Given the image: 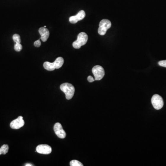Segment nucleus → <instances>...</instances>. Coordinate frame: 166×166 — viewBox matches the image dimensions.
<instances>
[{
  "mask_svg": "<svg viewBox=\"0 0 166 166\" xmlns=\"http://www.w3.org/2000/svg\"><path fill=\"white\" fill-rule=\"evenodd\" d=\"M25 125L24 120H23V118L22 116H19L18 118L14 120H13L11 122V128L14 129H18L22 128Z\"/></svg>",
  "mask_w": 166,
  "mask_h": 166,
  "instance_id": "6e6552de",
  "label": "nucleus"
},
{
  "mask_svg": "<svg viewBox=\"0 0 166 166\" xmlns=\"http://www.w3.org/2000/svg\"><path fill=\"white\" fill-rule=\"evenodd\" d=\"M158 64H159V66H161V67H166V60L160 61L158 62Z\"/></svg>",
  "mask_w": 166,
  "mask_h": 166,
  "instance_id": "f3484780",
  "label": "nucleus"
},
{
  "mask_svg": "<svg viewBox=\"0 0 166 166\" xmlns=\"http://www.w3.org/2000/svg\"><path fill=\"white\" fill-rule=\"evenodd\" d=\"M152 103L153 106L156 109H161L163 107L164 102L163 99L158 94H155L152 98Z\"/></svg>",
  "mask_w": 166,
  "mask_h": 166,
  "instance_id": "423d86ee",
  "label": "nucleus"
},
{
  "mask_svg": "<svg viewBox=\"0 0 166 166\" xmlns=\"http://www.w3.org/2000/svg\"><path fill=\"white\" fill-rule=\"evenodd\" d=\"M60 89L64 92L67 99L70 100L72 98L75 92V88L73 85L68 83H65L60 86Z\"/></svg>",
  "mask_w": 166,
  "mask_h": 166,
  "instance_id": "f03ea898",
  "label": "nucleus"
},
{
  "mask_svg": "<svg viewBox=\"0 0 166 166\" xmlns=\"http://www.w3.org/2000/svg\"><path fill=\"white\" fill-rule=\"evenodd\" d=\"M25 166H33V164H30V163H26V164H25Z\"/></svg>",
  "mask_w": 166,
  "mask_h": 166,
  "instance_id": "aec40b11",
  "label": "nucleus"
},
{
  "mask_svg": "<svg viewBox=\"0 0 166 166\" xmlns=\"http://www.w3.org/2000/svg\"><path fill=\"white\" fill-rule=\"evenodd\" d=\"M87 80L90 83L93 82L95 81V79L91 76H89L87 78Z\"/></svg>",
  "mask_w": 166,
  "mask_h": 166,
  "instance_id": "6ab92c4d",
  "label": "nucleus"
},
{
  "mask_svg": "<svg viewBox=\"0 0 166 166\" xmlns=\"http://www.w3.org/2000/svg\"><path fill=\"white\" fill-rule=\"evenodd\" d=\"M111 22L110 20L104 19L99 23V27L98 29V33L100 35L104 36L105 34L107 31L111 26Z\"/></svg>",
  "mask_w": 166,
  "mask_h": 166,
  "instance_id": "20e7f679",
  "label": "nucleus"
},
{
  "mask_svg": "<svg viewBox=\"0 0 166 166\" xmlns=\"http://www.w3.org/2000/svg\"><path fill=\"white\" fill-rule=\"evenodd\" d=\"M13 39L14 42L15 43H20L21 42L20 36L17 34H15L13 35Z\"/></svg>",
  "mask_w": 166,
  "mask_h": 166,
  "instance_id": "ddd939ff",
  "label": "nucleus"
},
{
  "mask_svg": "<svg viewBox=\"0 0 166 166\" xmlns=\"http://www.w3.org/2000/svg\"><path fill=\"white\" fill-rule=\"evenodd\" d=\"M70 165L71 166H83L82 163L77 160H72L70 162Z\"/></svg>",
  "mask_w": 166,
  "mask_h": 166,
  "instance_id": "f8f14e48",
  "label": "nucleus"
},
{
  "mask_svg": "<svg viewBox=\"0 0 166 166\" xmlns=\"http://www.w3.org/2000/svg\"><path fill=\"white\" fill-rule=\"evenodd\" d=\"M92 71L95 77V80H100L104 76V70L101 66L99 65L94 66Z\"/></svg>",
  "mask_w": 166,
  "mask_h": 166,
  "instance_id": "39448f33",
  "label": "nucleus"
},
{
  "mask_svg": "<svg viewBox=\"0 0 166 166\" xmlns=\"http://www.w3.org/2000/svg\"><path fill=\"white\" fill-rule=\"evenodd\" d=\"M41 43L39 39L36 41L34 43V45L36 47H39L41 46Z\"/></svg>",
  "mask_w": 166,
  "mask_h": 166,
  "instance_id": "a211bd4d",
  "label": "nucleus"
},
{
  "mask_svg": "<svg viewBox=\"0 0 166 166\" xmlns=\"http://www.w3.org/2000/svg\"><path fill=\"white\" fill-rule=\"evenodd\" d=\"M9 147L7 144H4L1 146L0 148V155L1 154L5 155L9 151Z\"/></svg>",
  "mask_w": 166,
  "mask_h": 166,
  "instance_id": "9b49d317",
  "label": "nucleus"
},
{
  "mask_svg": "<svg viewBox=\"0 0 166 166\" xmlns=\"http://www.w3.org/2000/svg\"><path fill=\"white\" fill-rule=\"evenodd\" d=\"M36 152L39 154L48 155L51 153L52 148L50 146L47 144H40L36 148Z\"/></svg>",
  "mask_w": 166,
  "mask_h": 166,
  "instance_id": "1a4fd4ad",
  "label": "nucleus"
},
{
  "mask_svg": "<svg viewBox=\"0 0 166 166\" xmlns=\"http://www.w3.org/2000/svg\"><path fill=\"white\" fill-rule=\"evenodd\" d=\"M88 35L85 33H80L78 36L77 39L72 43L73 48L76 49L80 48L81 46L85 45L88 41Z\"/></svg>",
  "mask_w": 166,
  "mask_h": 166,
  "instance_id": "7ed1b4c3",
  "label": "nucleus"
},
{
  "mask_svg": "<svg viewBox=\"0 0 166 166\" xmlns=\"http://www.w3.org/2000/svg\"><path fill=\"white\" fill-rule=\"evenodd\" d=\"M54 130L56 135L60 138H64L66 137V132L60 123H57L54 124Z\"/></svg>",
  "mask_w": 166,
  "mask_h": 166,
  "instance_id": "0eeeda50",
  "label": "nucleus"
},
{
  "mask_svg": "<svg viewBox=\"0 0 166 166\" xmlns=\"http://www.w3.org/2000/svg\"><path fill=\"white\" fill-rule=\"evenodd\" d=\"M64 59L62 57H59L54 62H46L43 63V67L48 71H54V69H59L63 65Z\"/></svg>",
  "mask_w": 166,
  "mask_h": 166,
  "instance_id": "f257e3e1",
  "label": "nucleus"
},
{
  "mask_svg": "<svg viewBox=\"0 0 166 166\" xmlns=\"http://www.w3.org/2000/svg\"><path fill=\"white\" fill-rule=\"evenodd\" d=\"M49 31L48 29L46 28V27H41L39 29V33L42 36V35L44 34L45 33H47V31Z\"/></svg>",
  "mask_w": 166,
  "mask_h": 166,
  "instance_id": "dca6fc26",
  "label": "nucleus"
},
{
  "mask_svg": "<svg viewBox=\"0 0 166 166\" xmlns=\"http://www.w3.org/2000/svg\"><path fill=\"white\" fill-rule=\"evenodd\" d=\"M49 31H47V33H45L44 34L42 35L41 36V39L43 41V42H46L48 39L49 37Z\"/></svg>",
  "mask_w": 166,
  "mask_h": 166,
  "instance_id": "4468645a",
  "label": "nucleus"
},
{
  "mask_svg": "<svg viewBox=\"0 0 166 166\" xmlns=\"http://www.w3.org/2000/svg\"><path fill=\"white\" fill-rule=\"evenodd\" d=\"M22 49V46L20 43H16L15 45H14V49L17 52H20Z\"/></svg>",
  "mask_w": 166,
  "mask_h": 166,
  "instance_id": "2eb2a0df",
  "label": "nucleus"
},
{
  "mask_svg": "<svg viewBox=\"0 0 166 166\" xmlns=\"http://www.w3.org/2000/svg\"><path fill=\"white\" fill-rule=\"evenodd\" d=\"M86 17V13L84 10L80 11L76 15L71 16L69 18V21L72 24H76L78 21L82 20Z\"/></svg>",
  "mask_w": 166,
  "mask_h": 166,
  "instance_id": "9d476101",
  "label": "nucleus"
}]
</instances>
